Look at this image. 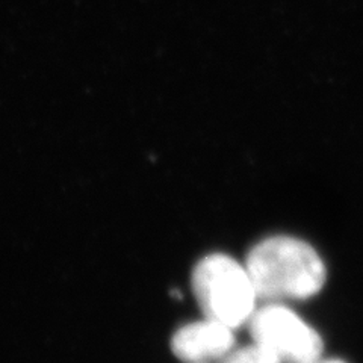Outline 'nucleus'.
Instances as JSON below:
<instances>
[{"label": "nucleus", "instance_id": "3", "mask_svg": "<svg viewBox=\"0 0 363 363\" xmlns=\"http://www.w3.org/2000/svg\"><path fill=\"white\" fill-rule=\"evenodd\" d=\"M250 335L285 363H316L324 344L312 325L281 304H268L253 313L248 321Z\"/></svg>", "mask_w": 363, "mask_h": 363}, {"label": "nucleus", "instance_id": "2", "mask_svg": "<svg viewBox=\"0 0 363 363\" xmlns=\"http://www.w3.org/2000/svg\"><path fill=\"white\" fill-rule=\"evenodd\" d=\"M191 283L204 318L236 328L256 312L259 297L250 272L230 256L203 257L192 271Z\"/></svg>", "mask_w": 363, "mask_h": 363}, {"label": "nucleus", "instance_id": "6", "mask_svg": "<svg viewBox=\"0 0 363 363\" xmlns=\"http://www.w3.org/2000/svg\"><path fill=\"white\" fill-rule=\"evenodd\" d=\"M316 363H345L344 360H337V359H333V360H325V362H320L318 360Z\"/></svg>", "mask_w": 363, "mask_h": 363}, {"label": "nucleus", "instance_id": "5", "mask_svg": "<svg viewBox=\"0 0 363 363\" xmlns=\"http://www.w3.org/2000/svg\"><path fill=\"white\" fill-rule=\"evenodd\" d=\"M221 363H283L281 359L262 344L245 345L242 348H233L229 354L221 359Z\"/></svg>", "mask_w": 363, "mask_h": 363}, {"label": "nucleus", "instance_id": "1", "mask_svg": "<svg viewBox=\"0 0 363 363\" xmlns=\"http://www.w3.org/2000/svg\"><path fill=\"white\" fill-rule=\"evenodd\" d=\"M245 267L262 300H308L324 286L327 271L316 250L298 238L276 235L257 242Z\"/></svg>", "mask_w": 363, "mask_h": 363}, {"label": "nucleus", "instance_id": "4", "mask_svg": "<svg viewBox=\"0 0 363 363\" xmlns=\"http://www.w3.org/2000/svg\"><path fill=\"white\" fill-rule=\"evenodd\" d=\"M233 348V328L211 318L180 327L172 339L174 356L188 363H206L223 359Z\"/></svg>", "mask_w": 363, "mask_h": 363}]
</instances>
